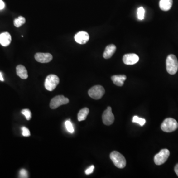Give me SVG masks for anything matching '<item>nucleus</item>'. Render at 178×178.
<instances>
[{"label":"nucleus","mask_w":178,"mask_h":178,"mask_svg":"<svg viewBox=\"0 0 178 178\" xmlns=\"http://www.w3.org/2000/svg\"><path fill=\"white\" fill-rule=\"evenodd\" d=\"M22 113L25 116L26 119L27 120H29L32 118V114H31V111L29 110L28 109H23L22 111Z\"/></svg>","instance_id":"22"},{"label":"nucleus","mask_w":178,"mask_h":178,"mask_svg":"<svg viewBox=\"0 0 178 178\" xmlns=\"http://www.w3.org/2000/svg\"><path fill=\"white\" fill-rule=\"evenodd\" d=\"M88 33L85 31H80L75 35L74 39L77 43L80 44H85L88 42L89 40Z\"/></svg>","instance_id":"11"},{"label":"nucleus","mask_w":178,"mask_h":178,"mask_svg":"<svg viewBox=\"0 0 178 178\" xmlns=\"http://www.w3.org/2000/svg\"><path fill=\"white\" fill-rule=\"evenodd\" d=\"M174 170L177 176H178V163L175 167Z\"/></svg>","instance_id":"27"},{"label":"nucleus","mask_w":178,"mask_h":178,"mask_svg":"<svg viewBox=\"0 0 178 178\" xmlns=\"http://www.w3.org/2000/svg\"><path fill=\"white\" fill-rule=\"evenodd\" d=\"M132 122L133 123H138L141 126H143L146 123V120L145 119L142 118L137 116H134L133 118Z\"/></svg>","instance_id":"19"},{"label":"nucleus","mask_w":178,"mask_h":178,"mask_svg":"<svg viewBox=\"0 0 178 178\" xmlns=\"http://www.w3.org/2000/svg\"><path fill=\"white\" fill-rule=\"evenodd\" d=\"M17 74L20 78L22 79H26L28 77L27 71L25 66L22 65H18L16 68Z\"/></svg>","instance_id":"15"},{"label":"nucleus","mask_w":178,"mask_h":178,"mask_svg":"<svg viewBox=\"0 0 178 178\" xmlns=\"http://www.w3.org/2000/svg\"><path fill=\"white\" fill-rule=\"evenodd\" d=\"M65 127L67 129V131L70 133H73L74 131V128L71 122L69 120H67L65 123Z\"/></svg>","instance_id":"21"},{"label":"nucleus","mask_w":178,"mask_h":178,"mask_svg":"<svg viewBox=\"0 0 178 178\" xmlns=\"http://www.w3.org/2000/svg\"><path fill=\"white\" fill-rule=\"evenodd\" d=\"M12 37L10 33L7 32L0 34V44L4 47L8 46L11 44Z\"/></svg>","instance_id":"12"},{"label":"nucleus","mask_w":178,"mask_h":178,"mask_svg":"<svg viewBox=\"0 0 178 178\" xmlns=\"http://www.w3.org/2000/svg\"><path fill=\"white\" fill-rule=\"evenodd\" d=\"M94 169V165H92V166H90V167H89L87 169H86V171H85V174L88 175L93 173Z\"/></svg>","instance_id":"25"},{"label":"nucleus","mask_w":178,"mask_h":178,"mask_svg":"<svg viewBox=\"0 0 178 178\" xmlns=\"http://www.w3.org/2000/svg\"><path fill=\"white\" fill-rule=\"evenodd\" d=\"M110 158L116 167L122 169L125 167L126 165L125 158L119 152L113 151L111 152Z\"/></svg>","instance_id":"2"},{"label":"nucleus","mask_w":178,"mask_h":178,"mask_svg":"<svg viewBox=\"0 0 178 178\" xmlns=\"http://www.w3.org/2000/svg\"><path fill=\"white\" fill-rule=\"evenodd\" d=\"M89 113V109L88 108H82L79 111L78 114V120L79 121H83L86 119Z\"/></svg>","instance_id":"17"},{"label":"nucleus","mask_w":178,"mask_h":178,"mask_svg":"<svg viewBox=\"0 0 178 178\" xmlns=\"http://www.w3.org/2000/svg\"><path fill=\"white\" fill-rule=\"evenodd\" d=\"M139 60V57L135 54H128L123 57V61L126 65H134Z\"/></svg>","instance_id":"9"},{"label":"nucleus","mask_w":178,"mask_h":178,"mask_svg":"<svg viewBox=\"0 0 178 178\" xmlns=\"http://www.w3.org/2000/svg\"><path fill=\"white\" fill-rule=\"evenodd\" d=\"M173 0H160L159 7L163 11H168L172 7Z\"/></svg>","instance_id":"16"},{"label":"nucleus","mask_w":178,"mask_h":178,"mask_svg":"<svg viewBox=\"0 0 178 178\" xmlns=\"http://www.w3.org/2000/svg\"><path fill=\"white\" fill-rule=\"evenodd\" d=\"M111 78L115 85L121 87L124 85V83L127 79V77L125 75H116L113 76Z\"/></svg>","instance_id":"14"},{"label":"nucleus","mask_w":178,"mask_h":178,"mask_svg":"<svg viewBox=\"0 0 178 178\" xmlns=\"http://www.w3.org/2000/svg\"><path fill=\"white\" fill-rule=\"evenodd\" d=\"M19 177L22 178H28L27 171L24 169H21L19 171Z\"/></svg>","instance_id":"23"},{"label":"nucleus","mask_w":178,"mask_h":178,"mask_svg":"<svg viewBox=\"0 0 178 178\" xmlns=\"http://www.w3.org/2000/svg\"><path fill=\"white\" fill-rule=\"evenodd\" d=\"M170 156V152L167 149H163L159 153L154 156V161L156 165H161L164 164Z\"/></svg>","instance_id":"6"},{"label":"nucleus","mask_w":178,"mask_h":178,"mask_svg":"<svg viewBox=\"0 0 178 178\" xmlns=\"http://www.w3.org/2000/svg\"><path fill=\"white\" fill-rule=\"evenodd\" d=\"M22 135L24 137H29L30 136V132L28 128L25 127H23L22 129Z\"/></svg>","instance_id":"24"},{"label":"nucleus","mask_w":178,"mask_h":178,"mask_svg":"<svg viewBox=\"0 0 178 178\" xmlns=\"http://www.w3.org/2000/svg\"><path fill=\"white\" fill-rule=\"evenodd\" d=\"M5 7V3L2 0H0V10H2Z\"/></svg>","instance_id":"26"},{"label":"nucleus","mask_w":178,"mask_h":178,"mask_svg":"<svg viewBox=\"0 0 178 178\" xmlns=\"http://www.w3.org/2000/svg\"><path fill=\"white\" fill-rule=\"evenodd\" d=\"M35 60L40 63H48L53 60V56L49 53H36L35 55Z\"/></svg>","instance_id":"10"},{"label":"nucleus","mask_w":178,"mask_h":178,"mask_svg":"<svg viewBox=\"0 0 178 178\" xmlns=\"http://www.w3.org/2000/svg\"><path fill=\"white\" fill-rule=\"evenodd\" d=\"M26 22L25 18L23 17L20 16L18 17V18L14 19V25L16 27H21L22 25L24 24Z\"/></svg>","instance_id":"18"},{"label":"nucleus","mask_w":178,"mask_h":178,"mask_svg":"<svg viewBox=\"0 0 178 178\" xmlns=\"http://www.w3.org/2000/svg\"><path fill=\"white\" fill-rule=\"evenodd\" d=\"M116 50V47L114 45L110 44L107 46L103 54V57L105 59H110L114 54Z\"/></svg>","instance_id":"13"},{"label":"nucleus","mask_w":178,"mask_h":178,"mask_svg":"<svg viewBox=\"0 0 178 178\" xmlns=\"http://www.w3.org/2000/svg\"><path fill=\"white\" fill-rule=\"evenodd\" d=\"M178 123L176 120L172 118H168L164 120L161 125V129L166 133H170L177 130Z\"/></svg>","instance_id":"3"},{"label":"nucleus","mask_w":178,"mask_h":178,"mask_svg":"<svg viewBox=\"0 0 178 178\" xmlns=\"http://www.w3.org/2000/svg\"><path fill=\"white\" fill-rule=\"evenodd\" d=\"M60 83V79L56 75L51 74L46 78L45 87L46 90L53 91L56 88V86Z\"/></svg>","instance_id":"4"},{"label":"nucleus","mask_w":178,"mask_h":178,"mask_svg":"<svg viewBox=\"0 0 178 178\" xmlns=\"http://www.w3.org/2000/svg\"><path fill=\"white\" fill-rule=\"evenodd\" d=\"M70 101L68 99L66 98L64 96L60 95L55 96L51 100L50 107L51 108L55 109L61 105L67 104Z\"/></svg>","instance_id":"7"},{"label":"nucleus","mask_w":178,"mask_h":178,"mask_svg":"<svg viewBox=\"0 0 178 178\" xmlns=\"http://www.w3.org/2000/svg\"><path fill=\"white\" fill-rule=\"evenodd\" d=\"M103 123L106 125H110L114 121V116L112 112L111 107H108L103 113L102 115Z\"/></svg>","instance_id":"8"},{"label":"nucleus","mask_w":178,"mask_h":178,"mask_svg":"<svg viewBox=\"0 0 178 178\" xmlns=\"http://www.w3.org/2000/svg\"><path fill=\"white\" fill-rule=\"evenodd\" d=\"M145 11L143 7H139L137 9V18L140 20H142L144 19V16H145Z\"/></svg>","instance_id":"20"},{"label":"nucleus","mask_w":178,"mask_h":178,"mask_svg":"<svg viewBox=\"0 0 178 178\" xmlns=\"http://www.w3.org/2000/svg\"><path fill=\"white\" fill-rule=\"evenodd\" d=\"M0 80H1V81H4V78H3L2 74V73H1V72H0Z\"/></svg>","instance_id":"28"},{"label":"nucleus","mask_w":178,"mask_h":178,"mask_svg":"<svg viewBox=\"0 0 178 178\" xmlns=\"http://www.w3.org/2000/svg\"><path fill=\"white\" fill-rule=\"evenodd\" d=\"M166 65L168 73L171 75H174L177 73L178 70V61L175 55H169L166 59Z\"/></svg>","instance_id":"1"},{"label":"nucleus","mask_w":178,"mask_h":178,"mask_svg":"<svg viewBox=\"0 0 178 178\" xmlns=\"http://www.w3.org/2000/svg\"><path fill=\"white\" fill-rule=\"evenodd\" d=\"M105 93V90L103 86L96 85L89 90L88 94L91 98L94 99H99L102 98Z\"/></svg>","instance_id":"5"}]
</instances>
